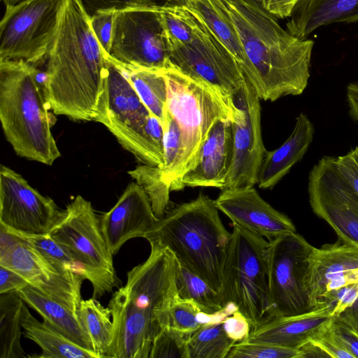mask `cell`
Instances as JSON below:
<instances>
[{
    "instance_id": "obj_47",
    "label": "cell",
    "mask_w": 358,
    "mask_h": 358,
    "mask_svg": "<svg viewBox=\"0 0 358 358\" xmlns=\"http://www.w3.org/2000/svg\"><path fill=\"white\" fill-rule=\"evenodd\" d=\"M334 318L358 335V296L350 306Z\"/></svg>"
},
{
    "instance_id": "obj_20",
    "label": "cell",
    "mask_w": 358,
    "mask_h": 358,
    "mask_svg": "<svg viewBox=\"0 0 358 358\" xmlns=\"http://www.w3.org/2000/svg\"><path fill=\"white\" fill-rule=\"evenodd\" d=\"M234 156L232 122L220 120L212 127L193 165L171 186V191L185 187L224 189Z\"/></svg>"
},
{
    "instance_id": "obj_11",
    "label": "cell",
    "mask_w": 358,
    "mask_h": 358,
    "mask_svg": "<svg viewBox=\"0 0 358 358\" xmlns=\"http://www.w3.org/2000/svg\"><path fill=\"white\" fill-rule=\"evenodd\" d=\"M313 248L296 232L269 242L267 259L271 317L311 310L308 274Z\"/></svg>"
},
{
    "instance_id": "obj_40",
    "label": "cell",
    "mask_w": 358,
    "mask_h": 358,
    "mask_svg": "<svg viewBox=\"0 0 358 358\" xmlns=\"http://www.w3.org/2000/svg\"><path fill=\"white\" fill-rule=\"evenodd\" d=\"M117 11L111 9L99 10L91 15L92 29L99 43L108 55L113 36V22Z\"/></svg>"
},
{
    "instance_id": "obj_18",
    "label": "cell",
    "mask_w": 358,
    "mask_h": 358,
    "mask_svg": "<svg viewBox=\"0 0 358 358\" xmlns=\"http://www.w3.org/2000/svg\"><path fill=\"white\" fill-rule=\"evenodd\" d=\"M358 282V246L338 238L314 247L310 257L308 289L310 310L323 308L336 291Z\"/></svg>"
},
{
    "instance_id": "obj_31",
    "label": "cell",
    "mask_w": 358,
    "mask_h": 358,
    "mask_svg": "<svg viewBox=\"0 0 358 358\" xmlns=\"http://www.w3.org/2000/svg\"><path fill=\"white\" fill-rule=\"evenodd\" d=\"M234 344L224 329L223 321L205 324L188 339L189 358H227Z\"/></svg>"
},
{
    "instance_id": "obj_3",
    "label": "cell",
    "mask_w": 358,
    "mask_h": 358,
    "mask_svg": "<svg viewBox=\"0 0 358 358\" xmlns=\"http://www.w3.org/2000/svg\"><path fill=\"white\" fill-rule=\"evenodd\" d=\"M150 244L148 258L127 272L126 284L108 303L114 327L108 357L149 358L155 338L168 325L170 307L178 296V261L168 248Z\"/></svg>"
},
{
    "instance_id": "obj_22",
    "label": "cell",
    "mask_w": 358,
    "mask_h": 358,
    "mask_svg": "<svg viewBox=\"0 0 358 358\" xmlns=\"http://www.w3.org/2000/svg\"><path fill=\"white\" fill-rule=\"evenodd\" d=\"M332 312L333 307L327 306L301 314L273 317L252 329L244 342L299 349L332 320Z\"/></svg>"
},
{
    "instance_id": "obj_17",
    "label": "cell",
    "mask_w": 358,
    "mask_h": 358,
    "mask_svg": "<svg viewBox=\"0 0 358 358\" xmlns=\"http://www.w3.org/2000/svg\"><path fill=\"white\" fill-rule=\"evenodd\" d=\"M0 265L16 271L30 286L77 315L82 282L62 271L27 241L21 238L13 250L0 259Z\"/></svg>"
},
{
    "instance_id": "obj_27",
    "label": "cell",
    "mask_w": 358,
    "mask_h": 358,
    "mask_svg": "<svg viewBox=\"0 0 358 358\" xmlns=\"http://www.w3.org/2000/svg\"><path fill=\"white\" fill-rule=\"evenodd\" d=\"M77 316L91 340L94 351L99 358L108 357L114 338L110 308L104 307L94 297L82 299Z\"/></svg>"
},
{
    "instance_id": "obj_48",
    "label": "cell",
    "mask_w": 358,
    "mask_h": 358,
    "mask_svg": "<svg viewBox=\"0 0 358 358\" xmlns=\"http://www.w3.org/2000/svg\"><path fill=\"white\" fill-rule=\"evenodd\" d=\"M20 240L18 236L8 231L0 224V259L8 255Z\"/></svg>"
},
{
    "instance_id": "obj_30",
    "label": "cell",
    "mask_w": 358,
    "mask_h": 358,
    "mask_svg": "<svg viewBox=\"0 0 358 358\" xmlns=\"http://www.w3.org/2000/svg\"><path fill=\"white\" fill-rule=\"evenodd\" d=\"M176 285L178 294L182 299L195 303L202 311L213 314L224 303L222 294L199 275L177 264Z\"/></svg>"
},
{
    "instance_id": "obj_34",
    "label": "cell",
    "mask_w": 358,
    "mask_h": 358,
    "mask_svg": "<svg viewBox=\"0 0 358 358\" xmlns=\"http://www.w3.org/2000/svg\"><path fill=\"white\" fill-rule=\"evenodd\" d=\"M18 236L34 246L52 264L73 279L81 282L87 279L86 273L80 264L49 234Z\"/></svg>"
},
{
    "instance_id": "obj_12",
    "label": "cell",
    "mask_w": 358,
    "mask_h": 358,
    "mask_svg": "<svg viewBox=\"0 0 358 358\" xmlns=\"http://www.w3.org/2000/svg\"><path fill=\"white\" fill-rule=\"evenodd\" d=\"M189 9L196 20L194 37L190 43L171 49L170 62L183 74L233 100L246 80L243 73L236 59L204 20Z\"/></svg>"
},
{
    "instance_id": "obj_15",
    "label": "cell",
    "mask_w": 358,
    "mask_h": 358,
    "mask_svg": "<svg viewBox=\"0 0 358 358\" xmlns=\"http://www.w3.org/2000/svg\"><path fill=\"white\" fill-rule=\"evenodd\" d=\"M333 159V156L322 157L310 171V205L338 238L358 246V197L339 176Z\"/></svg>"
},
{
    "instance_id": "obj_29",
    "label": "cell",
    "mask_w": 358,
    "mask_h": 358,
    "mask_svg": "<svg viewBox=\"0 0 358 358\" xmlns=\"http://www.w3.org/2000/svg\"><path fill=\"white\" fill-rule=\"evenodd\" d=\"M24 304L16 292L0 294V358L27 357L20 343Z\"/></svg>"
},
{
    "instance_id": "obj_49",
    "label": "cell",
    "mask_w": 358,
    "mask_h": 358,
    "mask_svg": "<svg viewBox=\"0 0 358 358\" xmlns=\"http://www.w3.org/2000/svg\"><path fill=\"white\" fill-rule=\"evenodd\" d=\"M346 92L349 114L354 120L358 122V83H350Z\"/></svg>"
},
{
    "instance_id": "obj_10",
    "label": "cell",
    "mask_w": 358,
    "mask_h": 358,
    "mask_svg": "<svg viewBox=\"0 0 358 358\" xmlns=\"http://www.w3.org/2000/svg\"><path fill=\"white\" fill-rule=\"evenodd\" d=\"M65 0H26L6 7L0 22V61H46Z\"/></svg>"
},
{
    "instance_id": "obj_52",
    "label": "cell",
    "mask_w": 358,
    "mask_h": 358,
    "mask_svg": "<svg viewBox=\"0 0 358 358\" xmlns=\"http://www.w3.org/2000/svg\"><path fill=\"white\" fill-rule=\"evenodd\" d=\"M250 1H252V2H254V3H259L258 0H250Z\"/></svg>"
},
{
    "instance_id": "obj_8",
    "label": "cell",
    "mask_w": 358,
    "mask_h": 358,
    "mask_svg": "<svg viewBox=\"0 0 358 358\" xmlns=\"http://www.w3.org/2000/svg\"><path fill=\"white\" fill-rule=\"evenodd\" d=\"M223 272L224 306L234 303L252 329L271 318L267 252L269 241L234 225Z\"/></svg>"
},
{
    "instance_id": "obj_38",
    "label": "cell",
    "mask_w": 358,
    "mask_h": 358,
    "mask_svg": "<svg viewBox=\"0 0 358 358\" xmlns=\"http://www.w3.org/2000/svg\"><path fill=\"white\" fill-rule=\"evenodd\" d=\"M204 313L193 301L182 299L178 296L170 307L168 325L192 334L204 324Z\"/></svg>"
},
{
    "instance_id": "obj_2",
    "label": "cell",
    "mask_w": 358,
    "mask_h": 358,
    "mask_svg": "<svg viewBox=\"0 0 358 358\" xmlns=\"http://www.w3.org/2000/svg\"><path fill=\"white\" fill-rule=\"evenodd\" d=\"M248 58L246 80L261 100L301 94L310 78L314 41L285 30L276 18L250 0H218Z\"/></svg>"
},
{
    "instance_id": "obj_25",
    "label": "cell",
    "mask_w": 358,
    "mask_h": 358,
    "mask_svg": "<svg viewBox=\"0 0 358 358\" xmlns=\"http://www.w3.org/2000/svg\"><path fill=\"white\" fill-rule=\"evenodd\" d=\"M17 294L24 303L43 317V321L73 343L94 351L90 337L78 316L72 311L30 285L23 288Z\"/></svg>"
},
{
    "instance_id": "obj_14",
    "label": "cell",
    "mask_w": 358,
    "mask_h": 358,
    "mask_svg": "<svg viewBox=\"0 0 358 358\" xmlns=\"http://www.w3.org/2000/svg\"><path fill=\"white\" fill-rule=\"evenodd\" d=\"M61 210L19 173L0 166V224L17 236L49 234Z\"/></svg>"
},
{
    "instance_id": "obj_9",
    "label": "cell",
    "mask_w": 358,
    "mask_h": 358,
    "mask_svg": "<svg viewBox=\"0 0 358 358\" xmlns=\"http://www.w3.org/2000/svg\"><path fill=\"white\" fill-rule=\"evenodd\" d=\"M49 235L64 246L85 271L98 299L120 287L113 255L103 235L100 220L90 201L76 196L62 212Z\"/></svg>"
},
{
    "instance_id": "obj_28",
    "label": "cell",
    "mask_w": 358,
    "mask_h": 358,
    "mask_svg": "<svg viewBox=\"0 0 358 358\" xmlns=\"http://www.w3.org/2000/svg\"><path fill=\"white\" fill-rule=\"evenodd\" d=\"M117 66L124 72L150 112L164 125L167 85L163 71Z\"/></svg>"
},
{
    "instance_id": "obj_39",
    "label": "cell",
    "mask_w": 358,
    "mask_h": 358,
    "mask_svg": "<svg viewBox=\"0 0 358 358\" xmlns=\"http://www.w3.org/2000/svg\"><path fill=\"white\" fill-rule=\"evenodd\" d=\"M227 358H301V353L279 345L241 342L234 345Z\"/></svg>"
},
{
    "instance_id": "obj_26",
    "label": "cell",
    "mask_w": 358,
    "mask_h": 358,
    "mask_svg": "<svg viewBox=\"0 0 358 358\" xmlns=\"http://www.w3.org/2000/svg\"><path fill=\"white\" fill-rule=\"evenodd\" d=\"M21 325L24 337L35 342L42 350L38 358H99L94 351L73 343L45 321L36 320L24 304L21 312Z\"/></svg>"
},
{
    "instance_id": "obj_1",
    "label": "cell",
    "mask_w": 358,
    "mask_h": 358,
    "mask_svg": "<svg viewBox=\"0 0 358 358\" xmlns=\"http://www.w3.org/2000/svg\"><path fill=\"white\" fill-rule=\"evenodd\" d=\"M90 17L81 0H65L46 59L50 108L73 120L94 121L104 91L108 58Z\"/></svg>"
},
{
    "instance_id": "obj_51",
    "label": "cell",
    "mask_w": 358,
    "mask_h": 358,
    "mask_svg": "<svg viewBox=\"0 0 358 358\" xmlns=\"http://www.w3.org/2000/svg\"><path fill=\"white\" fill-rule=\"evenodd\" d=\"M5 6L6 7H8V6H15L22 1H24L26 0H1Z\"/></svg>"
},
{
    "instance_id": "obj_24",
    "label": "cell",
    "mask_w": 358,
    "mask_h": 358,
    "mask_svg": "<svg viewBox=\"0 0 358 358\" xmlns=\"http://www.w3.org/2000/svg\"><path fill=\"white\" fill-rule=\"evenodd\" d=\"M287 23V31L301 38L333 23L358 22V0H301Z\"/></svg>"
},
{
    "instance_id": "obj_21",
    "label": "cell",
    "mask_w": 358,
    "mask_h": 358,
    "mask_svg": "<svg viewBox=\"0 0 358 358\" xmlns=\"http://www.w3.org/2000/svg\"><path fill=\"white\" fill-rule=\"evenodd\" d=\"M99 220L113 255L129 239L145 238L159 220L153 213L148 196L136 182L129 184L115 206Z\"/></svg>"
},
{
    "instance_id": "obj_7",
    "label": "cell",
    "mask_w": 358,
    "mask_h": 358,
    "mask_svg": "<svg viewBox=\"0 0 358 358\" xmlns=\"http://www.w3.org/2000/svg\"><path fill=\"white\" fill-rule=\"evenodd\" d=\"M167 85L166 110L179 125L184 148L182 176L193 165L214 124L220 120L236 122L242 111L205 83L176 68L162 70Z\"/></svg>"
},
{
    "instance_id": "obj_23",
    "label": "cell",
    "mask_w": 358,
    "mask_h": 358,
    "mask_svg": "<svg viewBox=\"0 0 358 358\" xmlns=\"http://www.w3.org/2000/svg\"><path fill=\"white\" fill-rule=\"evenodd\" d=\"M314 132L313 123L301 113L288 138L277 149L266 151L258 176L259 188L272 189L302 159L313 140Z\"/></svg>"
},
{
    "instance_id": "obj_13",
    "label": "cell",
    "mask_w": 358,
    "mask_h": 358,
    "mask_svg": "<svg viewBox=\"0 0 358 358\" xmlns=\"http://www.w3.org/2000/svg\"><path fill=\"white\" fill-rule=\"evenodd\" d=\"M159 7L117 11L108 58L121 66L152 70L173 67Z\"/></svg>"
},
{
    "instance_id": "obj_35",
    "label": "cell",
    "mask_w": 358,
    "mask_h": 358,
    "mask_svg": "<svg viewBox=\"0 0 358 358\" xmlns=\"http://www.w3.org/2000/svg\"><path fill=\"white\" fill-rule=\"evenodd\" d=\"M184 148L181 130L166 110L164 136V164L160 169L164 180L171 185L182 176Z\"/></svg>"
},
{
    "instance_id": "obj_36",
    "label": "cell",
    "mask_w": 358,
    "mask_h": 358,
    "mask_svg": "<svg viewBox=\"0 0 358 358\" xmlns=\"http://www.w3.org/2000/svg\"><path fill=\"white\" fill-rule=\"evenodd\" d=\"M331 321L301 346L304 358H353L335 335L331 327Z\"/></svg>"
},
{
    "instance_id": "obj_43",
    "label": "cell",
    "mask_w": 358,
    "mask_h": 358,
    "mask_svg": "<svg viewBox=\"0 0 358 358\" xmlns=\"http://www.w3.org/2000/svg\"><path fill=\"white\" fill-rule=\"evenodd\" d=\"M223 326L227 335L236 343L245 341L252 330L248 319L238 310L227 317Z\"/></svg>"
},
{
    "instance_id": "obj_42",
    "label": "cell",
    "mask_w": 358,
    "mask_h": 358,
    "mask_svg": "<svg viewBox=\"0 0 358 358\" xmlns=\"http://www.w3.org/2000/svg\"><path fill=\"white\" fill-rule=\"evenodd\" d=\"M88 13L92 15L99 10L111 9L116 11L135 8L159 7L152 0H81Z\"/></svg>"
},
{
    "instance_id": "obj_4",
    "label": "cell",
    "mask_w": 358,
    "mask_h": 358,
    "mask_svg": "<svg viewBox=\"0 0 358 358\" xmlns=\"http://www.w3.org/2000/svg\"><path fill=\"white\" fill-rule=\"evenodd\" d=\"M46 96V74L22 60L0 61V120L22 157L52 165L61 156L51 131L56 122Z\"/></svg>"
},
{
    "instance_id": "obj_44",
    "label": "cell",
    "mask_w": 358,
    "mask_h": 358,
    "mask_svg": "<svg viewBox=\"0 0 358 358\" xmlns=\"http://www.w3.org/2000/svg\"><path fill=\"white\" fill-rule=\"evenodd\" d=\"M30 285L20 274L11 268L0 265V294L17 293Z\"/></svg>"
},
{
    "instance_id": "obj_50",
    "label": "cell",
    "mask_w": 358,
    "mask_h": 358,
    "mask_svg": "<svg viewBox=\"0 0 358 358\" xmlns=\"http://www.w3.org/2000/svg\"><path fill=\"white\" fill-rule=\"evenodd\" d=\"M158 6L166 4H179L178 0H152ZM180 5V4H179Z\"/></svg>"
},
{
    "instance_id": "obj_45",
    "label": "cell",
    "mask_w": 358,
    "mask_h": 358,
    "mask_svg": "<svg viewBox=\"0 0 358 358\" xmlns=\"http://www.w3.org/2000/svg\"><path fill=\"white\" fill-rule=\"evenodd\" d=\"M331 324L335 335L344 348L353 356V358H358V335L334 318Z\"/></svg>"
},
{
    "instance_id": "obj_46",
    "label": "cell",
    "mask_w": 358,
    "mask_h": 358,
    "mask_svg": "<svg viewBox=\"0 0 358 358\" xmlns=\"http://www.w3.org/2000/svg\"><path fill=\"white\" fill-rule=\"evenodd\" d=\"M301 0H258L260 6L275 18L291 16L296 4Z\"/></svg>"
},
{
    "instance_id": "obj_19",
    "label": "cell",
    "mask_w": 358,
    "mask_h": 358,
    "mask_svg": "<svg viewBox=\"0 0 358 358\" xmlns=\"http://www.w3.org/2000/svg\"><path fill=\"white\" fill-rule=\"evenodd\" d=\"M215 201L233 224L269 242L296 232L292 221L264 201L254 187L224 189Z\"/></svg>"
},
{
    "instance_id": "obj_41",
    "label": "cell",
    "mask_w": 358,
    "mask_h": 358,
    "mask_svg": "<svg viewBox=\"0 0 358 358\" xmlns=\"http://www.w3.org/2000/svg\"><path fill=\"white\" fill-rule=\"evenodd\" d=\"M333 162L339 176L358 197V147L344 155L334 157Z\"/></svg>"
},
{
    "instance_id": "obj_32",
    "label": "cell",
    "mask_w": 358,
    "mask_h": 358,
    "mask_svg": "<svg viewBox=\"0 0 358 358\" xmlns=\"http://www.w3.org/2000/svg\"><path fill=\"white\" fill-rule=\"evenodd\" d=\"M158 10L169 50L193 40L196 20L187 6L166 4Z\"/></svg>"
},
{
    "instance_id": "obj_16",
    "label": "cell",
    "mask_w": 358,
    "mask_h": 358,
    "mask_svg": "<svg viewBox=\"0 0 358 358\" xmlns=\"http://www.w3.org/2000/svg\"><path fill=\"white\" fill-rule=\"evenodd\" d=\"M233 100L243 115L232 122L234 156L224 189L254 187L267 151L262 136L261 99L245 80Z\"/></svg>"
},
{
    "instance_id": "obj_33",
    "label": "cell",
    "mask_w": 358,
    "mask_h": 358,
    "mask_svg": "<svg viewBox=\"0 0 358 358\" xmlns=\"http://www.w3.org/2000/svg\"><path fill=\"white\" fill-rule=\"evenodd\" d=\"M128 173L148 196L155 217L162 219L171 208V185L164 180L161 169L157 166L144 164L128 171Z\"/></svg>"
},
{
    "instance_id": "obj_37",
    "label": "cell",
    "mask_w": 358,
    "mask_h": 358,
    "mask_svg": "<svg viewBox=\"0 0 358 358\" xmlns=\"http://www.w3.org/2000/svg\"><path fill=\"white\" fill-rule=\"evenodd\" d=\"M191 335L164 326L152 342L149 358H189L187 341Z\"/></svg>"
},
{
    "instance_id": "obj_5",
    "label": "cell",
    "mask_w": 358,
    "mask_h": 358,
    "mask_svg": "<svg viewBox=\"0 0 358 358\" xmlns=\"http://www.w3.org/2000/svg\"><path fill=\"white\" fill-rule=\"evenodd\" d=\"M215 200L200 194L171 207L145 235L166 248L178 263L222 296L223 272L231 233L224 227Z\"/></svg>"
},
{
    "instance_id": "obj_6",
    "label": "cell",
    "mask_w": 358,
    "mask_h": 358,
    "mask_svg": "<svg viewBox=\"0 0 358 358\" xmlns=\"http://www.w3.org/2000/svg\"><path fill=\"white\" fill-rule=\"evenodd\" d=\"M94 121L103 124L138 161L162 167L164 125L150 112L122 69L109 58Z\"/></svg>"
}]
</instances>
